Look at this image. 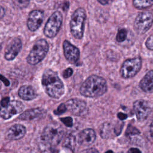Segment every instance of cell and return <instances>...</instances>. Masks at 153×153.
Segmentation results:
<instances>
[{
  "instance_id": "obj_1",
  "label": "cell",
  "mask_w": 153,
  "mask_h": 153,
  "mask_svg": "<svg viewBox=\"0 0 153 153\" xmlns=\"http://www.w3.org/2000/svg\"><path fill=\"white\" fill-rule=\"evenodd\" d=\"M42 87L45 93L51 97L59 99L65 93V87L57 72L52 69L45 70L42 76Z\"/></svg>"
},
{
  "instance_id": "obj_2",
  "label": "cell",
  "mask_w": 153,
  "mask_h": 153,
  "mask_svg": "<svg viewBox=\"0 0 153 153\" xmlns=\"http://www.w3.org/2000/svg\"><path fill=\"white\" fill-rule=\"evenodd\" d=\"M80 93L87 97H97L107 91V84L102 76L93 75L88 76L80 87Z\"/></svg>"
},
{
  "instance_id": "obj_3",
  "label": "cell",
  "mask_w": 153,
  "mask_h": 153,
  "mask_svg": "<svg viewBox=\"0 0 153 153\" xmlns=\"http://www.w3.org/2000/svg\"><path fill=\"white\" fill-rule=\"evenodd\" d=\"M85 19V11L82 8L76 9L72 14L70 21L71 32L76 39H81L83 36Z\"/></svg>"
},
{
  "instance_id": "obj_4",
  "label": "cell",
  "mask_w": 153,
  "mask_h": 153,
  "mask_svg": "<svg viewBox=\"0 0 153 153\" xmlns=\"http://www.w3.org/2000/svg\"><path fill=\"white\" fill-rule=\"evenodd\" d=\"M49 50V45L45 39L38 40L30 51L27 58V62L35 65L41 62L46 56Z\"/></svg>"
},
{
  "instance_id": "obj_5",
  "label": "cell",
  "mask_w": 153,
  "mask_h": 153,
  "mask_svg": "<svg viewBox=\"0 0 153 153\" xmlns=\"http://www.w3.org/2000/svg\"><path fill=\"white\" fill-rule=\"evenodd\" d=\"M64 135L63 127L57 123L48 124L43 130L42 140L47 144L56 146L61 141Z\"/></svg>"
},
{
  "instance_id": "obj_6",
  "label": "cell",
  "mask_w": 153,
  "mask_h": 153,
  "mask_svg": "<svg viewBox=\"0 0 153 153\" xmlns=\"http://www.w3.org/2000/svg\"><path fill=\"white\" fill-rule=\"evenodd\" d=\"M63 20L62 13L56 11L48 18L44 29V33L48 38H53L58 33Z\"/></svg>"
},
{
  "instance_id": "obj_7",
  "label": "cell",
  "mask_w": 153,
  "mask_h": 153,
  "mask_svg": "<svg viewBox=\"0 0 153 153\" xmlns=\"http://www.w3.org/2000/svg\"><path fill=\"white\" fill-rule=\"evenodd\" d=\"M142 66V60L140 57H134L125 60L121 68L120 74L124 78H130L135 76Z\"/></svg>"
},
{
  "instance_id": "obj_8",
  "label": "cell",
  "mask_w": 153,
  "mask_h": 153,
  "mask_svg": "<svg viewBox=\"0 0 153 153\" xmlns=\"http://www.w3.org/2000/svg\"><path fill=\"white\" fill-rule=\"evenodd\" d=\"M153 23V14L148 11L139 13L134 22V28L138 34L146 33Z\"/></svg>"
},
{
  "instance_id": "obj_9",
  "label": "cell",
  "mask_w": 153,
  "mask_h": 153,
  "mask_svg": "<svg viewBox=\"0 0 153 153\" xmlns=\"http://www.w3.org/2000/svg\"><path fill=\"white\" fill-rule=\"evenodd\" d=\"M22 47L20 39L19 38H12L7 44L4 53V57L7 60H13L18 55Z\"/></svg>"
},
{
  "instance_id": "obj_10",
  "label": "cell",
  "mask_w": 153,
  "mask_h": 153,
  "mask_svg": "<svg viewBox=\"0 0 153 153\" xmlns=\"http://www.w3.org/2000/svg\"><path fill=\"white\" fill-rule=\"evenodd\" d=\"M44 20V12L39 10L32 11L27 18V26L30 31H36L39 29Z\"/></svg>"
},
{
  "instance_id": "obj_11",
  "label": "cell",
  "mask_w": 153,
  "mask_h": 153,
  "mask_svg": "<svg viewBox=\"0 0 153 153\" xmlns=\"http://www.w3.org/2000/svg\"><path fill=\"white\" fill-rule=\"evenodd\" d=\"M133 109L139 121L145 120L151 112L149 103L145 100H137L133 103Z\"/></svg>"
},
{
  "instance_id": "obj_12",
  "label": "cell",
  "mask_w": 153,
  "mask_h": 153,
  "mask_svg": "<svg viewBox=\"0 0 153 153\" xmlns=\"http://www.w3.org/2000/svg\"><path fill=\"white\" fill-rule=\"evenodd\" d=\"M65 105L67 110H69L72 114L75 115H83L87 109L85 102L79 99H72L68 100Z\"/></svg>"
},
{
  "instance_id": "obj_13",
  "label": "cell",
  "mask_w": 153,
  "mask_h": 153,
  "mask_svg": "<svg viewBox=\"0 0 153 153\" xmlns=\"http://www.w3.org/2000/svg\"><path fill=\"white\" fill-rule=\"evenodd\" d=\"M63 48L64 55L68 61L71 63H75L78 62L79 58V50L76 47L65 40L63 42Z\"/></svg>"
},
{
  "instance_id": "obj_14",
  "label": "cell",
  "mask_w": 153,
  "mask_h": 153,
  "mask_svg": "<svg viewBox=\"0 0 153 153\" xmlns=\"http://www.w3.org/2000/svg\"><path fill=\"white\" fill-rule=\"evenodd\" d=\"M24 108L23 104L17 100H13L1 112V117L4 119H8L15 114L21 112Z\"/></svg>"
},
{
  "instance_id": "obj_15",
  "label": "cell",
  "mask_w": 153,
  "mask_h": 153,
  "mask_svg": "<svg viewBox=\"0 0 153 153\" xmlns=\"http://www.w3.org/2000/svg\"><path fill=\"white\" fill-rule=\"evenodd\" d=\"M96 139V133L91 128H86L81 131L78 138V143L82 146L91 145Z\"/></svg>"
},
{
  "instance_id": "obj_16",
  "label": "cell",
  "mask_w": 153,
  "mask_h": 153,
  "mask_svg": "<svg viewBox=\"0 0 153 153\" xmlns=\"http://www.w3.org/2000/svg\"><path fill=\"white\" fill-rule=\"evenodd\" d=\"M26 128L20 124H14L10 127L6 132V137L10 140H18L26 134Z\"/></svg>"
},
{
  "instance_id": "obj_17",
  "label": "cell",
  "mask_w": 153,
  "mask_h": 153,
  "mask_svg": "<svg viewBox=\"0 0 153 153\" xmlns=\"http://www.w3.org/2000/svg\"><path fill=\"white\" fill-rule=\"evenodd\" d=\"M45 114V111L42 108H34L28 109L23 112L19 118L23 120H32L42 117Z\"/></svg>"
},
{
  "instance_id": "obj_18",
  "label": "cell",
  "mask_w": 153,
  "mask_h": 153,
  "mask_svg": "<svg viewBox=\"0 0 153 153\" xmlns=\"http://www.w3.org/2000/svg\"><path fill=\"white\" fill-rule=\"evenodd\" d=\"M140 88L145 92L153 91V70L147 72L139 82Z\"/></svg>"
},
{
  "instance_id": "obj_19",
  "label": "cell",
  "mask_w": 153,
  "mask_h": 153,
  "mask_svg": "<svg viewBox=\"0 0 153 153\" xmlns=\"http://www.w3.org/2000/svg\"><path fill=\"white\" fill-rule=\"evenodd\" d=\"M18 93L20 97L25 100H32L37 96V94L34 88L32 86L27 85L22 86L19 88Z\"/></svg>"
},
{
  "instance_id": "obj_20",
  "label": "cell",
  "mask_w": 153,
  "mask_h": 153,
  "mask_svg": "<svg viewBox=\"0 0 153 153\" xmlns=\"http://www.w3.org/2000/svg\"><path fill=\"white\" fill-rule=\"evenodd\" d=\"M133 4L135 8L142 10L151 6L153 0H133Z\"/></svg>"
},
{
  "instance_id": "obj_21",
  "label": "cell",
  "mask_w": 153,
  "mask_h": 153,
  "mask_svg": "<svg viewBox=\"0 0 153 153\" xmlns=\"http://www.w3.org/2000/svg\"><path fill=\"white\" fill-rule=\"evenodd\" d=\"M75 138L73 135L68 136L64 140L63 146L68 149L71 150L72 152L74 151L75 148Z\"/></svg>"
},
{
  "instance_id": "obj_22",
  "label": "cell",
  "mask_w": 153,
  "mask_h": 153,
  "mask_svg": "<svg viewBox=\"0 0 153 153\" xmlns=\"http://www.w3.org/2000/svg\"><path fill=\"white\" fill-rule=\"evenodd\" d=\"M112 126L109 123H104L100 129V134L101 136L103 138L109 137L112 133Z\"/></svg>"
},
{
  "instance_id": "obj_23",
  "label": "cell",
  "mask_w": 153,
  "mask_h": 153,
  "mask_svg": "<svg viewBox=\"0 0 153 153\" xmlns=\"http://www.w3.org/2000/svg\"><path fill=\"white\" fill-rule=\"evenodd\" d=\"M14 5L19 9L25 8L28 6L30 0H12Z\"/></svg>"
},
{
  "instance_id": "obj_24",
  "label": "cell",
  "mask_w": 153,
  "mask_h": 153,
  "mask_svg": "<svg viewBox=\"0 0 153 153\" xmlns=\"http://www.w3.org/2000/svg\"><path fill=\"white\" fill-rule=\"evenodd\" d=\"M127 32L125 29H121L118 30V32L117 35L116 39L118 42H123L127 38Z\"/></svg>"
},
{
  "instance_id": "obj_25",
  "label": "cell",
  "mask_w": 153,
  "mask_h": 153,
  "mask_svg": "<svg viewBox=\"0 0 153 153\" xmlns=\"http://www.w3.org/2000/svg\"><path fill=\"white\" fill-rule=\"evenodd\" d=\"M139 133H140V131L136 127L132 126H128L126 131V134L127 136L137 134Z\"/></svg>"
},
{
  "instance_id": "obj_26",
  "label": "cell",
  "mask_w": 153,
  "mask_h": 153,
  "mask_svg": "<svg viewBox=\"0 0 153 153\" xmlns=\"http://www.w3.org/2000/svg\"><path fill=\"white\" fill-rule=\"evenodd\" d=\"M66 110H67V108H66L65 103H61L58 106L57 109H56L54 111V113L56 115H60V114L64 113L65 112H66Z\"/></svg>"
},
{
  "instance_id": "obj_27",
  "label": "cell",
  "mask_w": 153,
  "mask_h": 153,
  "mask_svg": "<svg viewBox=\"0 0 153 153\" xmlns=\"http://www.w3.org/2000/svg\"><path fill=\"white\" fill-rule=\"evenodd\" d=\"M61 121L67 127H71L73 125V120L71 117H67L60 118Z\"/></svg>"
},
{
  "instance_id": "obj_28",
  "label": "cell",
  "mask_w": 153,
  "mask_h": 153,
  "mask_svg": "<svg viewBox=\"0 0 153 153\" xmlns=\"http://www.w3.org/2000/svg\"><path fill=\"white\" fill-rule=\"evenodd\" d=\"M146 47L150 50H153V34H152L146 40Z\"/></svg>"
},
{
  "instance_id": "obj_29",
  "label": "cell",
  "mask_w": 153,
  "mask_h": 153,
  "mask_svg": "<svg viewBox=\"0 0 153 153\" xmlns=\"http://www.w3.org/2000/svg\"><path fill=\"white\" fill-rule=\"evenodd\" d=\"M73 74V70L71 68H68L63 72V77L64 78H69Z\"/></svg>"
},
{
  "instance_id": "obj_30",
  "label": "cell",
  "mask_w": 153,
  "mask_h": 153,
  "mask_svg": "<svg viewBox=\"0 0 153 153\" xmlns=\"http://www.w3.org/2000/svg\"><path fill=\"white\" fill-rule=\"evenodd\" d=\"M10 98L8 97H4L3 98L1 101V105L4 107V108H5L7 107L8 104L10 103Z\"/></svg>"
},
{
  "instance_id": "obj_31",
  "label": "cell",
  "mask_w": 153,
  "mask_h": 153,
  "mask_svg": "<svg viewBox=\"0 0 153 153\" xmlns=\"http://www.w3.org/2000/svg\"><path fill=\"white\" fill-rule=\"evenodd\" d=\"M80 153H99V152L95 148H88L83 150Z\"/></svg>"
},
{
  "instance_id": "obj_32",
  "label": "cell",
  "mask_w": 153,
  "mask_h": 153,
  "mask_svg": "<svg viewBox=\"0 0 153 153\" xmlns=\"http://www.w3.org/2000/svg\"><path fill=\"white\" fill-rule=\"evenodd\" d=\"M0 81H2L4 84V85H5V86H8V85H10V81H9V80H8L5 76H4L3 75H1L0 74Z\"/></svg>"
},
{
  "instance_id": "obj_33",
  "label": "cell",
  "mask_w": 153,
  "mask_h": 153,
  "mask_svg": "<svg viewBox=\"0 0 153 153\" xmlns=\"http://www.w3.org/2000/svg\"><path fill=\"white\" fill-rule=\"evenodd\" d=\"M117 117L118 118L121 120H125L126 118H127V115L124 113H122V112H120L117 115Z\"/></svg>"
},
{
  "instance_id": "obj_34",
  "label": "cell",
  "mask_w": 153,
  "mask_h": 153,
  "mask_svg": "<svg viewBox=\"0 0 153 153\" xmlns=\"http://www.w3.org/2000/svg\"><path fill=\"white\" fill-rule=\"evenodd\" d=\"M128 153H141V152L137 148H131L128 150Z\"/></svg>"
},
{
  "instance_id": "obj_35",
  "label": "cell",
  "mask_w": 153,
  "mask_h": 153,
  "mask_svg": "<svg viewBox=\"0 0 153 153\" xmlns=\"http://www.w3.org/2000/svg\"><path fill=\"white\" fill-rule=\"evenodd\" d=\"M99 3L102 5H106L112 1V0H97Z\"/></svg>"
},
{
  "instance_id": "obj_36",
  "label": "cell",
  "mask_w": 153,
  "mask_h": 153,
  "mask_svg": "<svg viewBox=\"0 0 153 153\" xmlns=\"http://www.w3.org/2000/svg\"><path fill=\"white\" fill-rule=\"evenodd\" d=\"M149 134L151 138L153 140V121L151 123L149 127Z\"/></svg>"
},
{
  "instance_id": "obj_37",
  "label": "cell",
  "mask_w": 153,
  "mask_h": 153,
  "mask_svg": "<svg viewBox=\"0 0 153 153\" xmlns=\"http://www.w3.org/2000/svg\"><path fill=\"white\" fill-rule=\"evenodd\" d=\"M5 15V10L2 6L0 5V19H2Z\"/></svg>"
},
{
  "instance_id": "obj_38",
  "label": "cell",
  "mask_w": 153,
  "mask_h": 153,
  "mask_svg": "<svg viewBox=\"0 0 153 153\" xmlns=\"http://www.w3.org/2000/svg\"><path fill=\"white\" fill-rule=\"evenodd\" d=\"M105 153H114V152H113V151H111V150H108V151H107L106 152H105Z\"/></svg>"
},
{
  "instance_id": "obj_39",
  "label": "cell",
  "mask_w": 153,
  "mask_h": 153,
  "mask_svg": "<svg viewBox=\"0 0 153 153\" xmlns=\"http://www.w3.org/2000/svg\"><path fill=\"white\" fill-rule=\"evenodd\" d=\"M37 2H44V1H45V0H36Z\"/></svg>"
}]
</instances>
